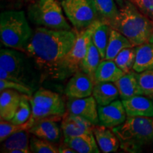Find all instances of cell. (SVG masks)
I'll return each instance as SVG.
<instances>
[{
	"mask_svg": "<svg viewBox=\"0 0 153 153\" xmlns=\"http://www.w3.org/2000/svg\"><path fill=\"white\" fill-rule=\"evenodd\" d=\"M136 55L135 47L126 48L122 50L114 59V62L125 73L132 71Z\"/></svg>",
	"mask_w": 153,
	"mask_h": 153,
	"instance_id": "83f0119b",
	"label": "cell"
},
{
	"mask_svg": "<svg viewBox=\"0 0 153 153\" xmlns=\"http://www.w3.org/2000/svg\"><path fill=\"white\" fill-rule=\"evenodd\" d=\"M101 55L92 41H89L80 70L87 74L95 83V73L101 62Z\"/></svg>",
	"mask_w": 153,
	"mask_h": 153,
	"instance_id": "4316f807",
	"label": "cell"
},
{
	"mask_svg": "<svg viewBox=\"0 0 153 153\" xmlns=\"http://www.w3.org/2000/svg\"><path fill=\"white\" fill-rule=\"evenodd\" d=\"M28 130L21 131L15 133L1 142V152L11 153L13 150H21L24 153H30V140Z\"/></svg>",
	"mask_w": 153,
	"mask_h": 153,
	"instance_id": "7402d4cb",
	"label": "cell"
},
{
	"mask_svg": "<svg viewBox=\"0 0 153 153\" xmlns=\"http://www.w3.org/2000/svg\"><path fill=\"white\" fill-rule=\"evenodd\" d=\"M98 114L99 125L111 128L122 124L127 118L123 102L118 99L106 106H98Z\"/></svg>",
	"mask_w": 153,
	"mask_h": 153,
	"instance_id": "7c38bea8",
	"label": "cell"
},
{
	"mask_svg": "<svg viewBox=\"0 0 153 153\" xmlns=\"http://www.w3.org/2000/svg\"><path fill=\"white\" fill-rule=\"evenodd\" d=\"M152 101H153V99H152Z\"/></svg>",
	"mask_w": 153,
	"mask_h": 153,
	"instance_id": "ab89813d",
	"label": "cell"
},
{
	"mask_svg": "<svg viewBox=\"0 0 153 153\" xmlns=\"http://www.w3.org/2000/svg\"><path fill=\"white\" fill-rule=\"evenodd\" d=\"M31 105V116L28 120L30 128L34 123L43 118H55L59 120L65 114V104L58 94L41 88L29 97Z\"/></svg>",
	"mask_w": 153,
	"mask_h": 153,
	"instance_id": "52a82bcc",
	"label": "cell"
},
{
	"mask_svg": "<svg viewBox=\"0 0 153 153\" xmlns=\"http://www.w3.org/2000/svg\"><path fill=\"white\" fill-rule=\"evenodd\" d=\"M127 116L153 117V101L142 95L122 100Z\"/></svg>",
	"mask_w": 153,
	"mask_h": 153,
	"instance_id": "9a60e30c",
	"label": "cell"
},
{
	"mask_svg": "<svg viewBox=\"0 0 153 153\" xmlns=\"http://www.w3.org/2000/svg\"><path fill=\"white\" fill-rule=\"evenodd\" d=\"M61 1H62V0H61Z\"/></svg>",
	"mask_w": 153,
	"mask_h": 153,
	"instance_id": "f35d334b",
	"label": "cell"
},
{
	"mask_svg": "<svg viewBox=\"0 0 153 153\" xmlns=\"http://www.w3.org/2000/svg\"><path fill=\"white\" fill-rule=\"evenodd\" d=\"M149 42H150V43H153V28H152V33H151V36L150 37V39H149Z\"/></svg>",
	"mask_w": 153,
	"mask_h": 153,
	"instance_id": "8d00e7d4",
	"label": "cell"
},
{
	"mask_svg": "<svg viewBox=\"0 0 153 153\" xmlns=\"http://www.w3.org/2000/svg\"><path fill=\"white\" fill-rule=\"evenodd\" d=\"M60 126L64 138L94 133L92 123L81 116L68 111L62 116Z\"/></svg>",
	"mask_w": 153,
	"mask_h": 153,
	"instance_id": "4fadbf2b",
	"label": "cell"
},
{
	"mask_svg": "<svg viewBox=\"0 0 153 153\" xmlns=\"http://www.w3.org/2000/svg\"><path fill=\"white\" fill-rule=\"evenodd\" d=\"M30 150L34 153H57L59 148L53 143L33 135L30 137Z\"/></svg>",
	"mask_w": 153,
	"mask_h": 153,
	"instance_id": "f546056e",
	"label": "cell"
},
{
	"mask_svg": "<svg viewBox=\"0 0 153 153\" xmlns=\"http://www.w3.org/2000/svg\"><path fill=\"white\" fill-rule=\"evenodd\" d=\"M32 34L23 11H5L0 15V38L5 47L24 52Z\"/></svg>",
	"mask_w": 153,
	"mask_h": 153,
	"instance_id": "277c9868",
	"label": "cell"
},
{
	"mask_svg": "<svg viewBox=\"0 0 153 153\" xmlns=\"http://www.w3.org/2000/svg\"><path fill=\"white\" fill-rule=\"evenodd\" d=\"M95 21L89 27L81 30H76V37L73 47L65 57L60 74V79H65L80 70L82 61L85 57L88 45L91 39Z\"/></svg>",
	"mask_w": 153,
	"mask_h": 153,
	"instance_id": "ba28073f",
	"label": "cell"
},
{
	"mask_svg": "<svg viewBox=\"0 0 153 153\" xmlns=\"http://www.w3.org/2000/svg\"><path fill=\"white\" fill-rule=\"evenodd\" d=\"M93 133L101 152H115L118 150L120 147L119 140L110 128L99 124L94 126Z\"/></svg>",
	"mask_w": 153,
	"mask_h": 153,
	"instance_id": "e0dca14e",
	"label": "cell"
},
{
	"mask_svg": "<svg viewBox=\"0 0 153 153\" xmlns=\"http://www.w3.org/2000/svg\"><path fill=\"white\" fill-rule=\"evenodd\" d=\"M59 120L55 118H43L33 124L28 130L29 133L52 143H57L62 135L61 126L57 122Z\"/></svg>",
	"mask_w": 153,
	"mask_h": 153,
	"instance_id": "5bb4252c",
	"label": "cell"
},
{
	"mask_svg": "<svg viewBox=\"0 0 153 153\" xmlns=\"http://www.w3.org/2000/svg\"><path fill=\"white\" fill-rule=\"evenodd\" d=\"M115 1H116V3H117V4L119 6V7H121L122 6H123L124 4L126 1H128V0H115Z\"/></svg>",
	"mask_w": 153,
	"mask_h": 153,
	"instance_id": "d590c367",
	"label": "cell"
},
{
	"mask_svg": "<svg viewBox=\"0 0 153 153\" xmlns=\"http://www.w3.org/2000/svg\"><path fill=\"white\" fill-rule=\"evenodd\" d=\"M29 97V96L28 95L22 94L20 104L19 105L16 114L10 120L11 123L16 125H21V124L26 123L30 119L32 109Z\"/></svg>",
	"mask_w": 153,
	"mask_h": 153,
	"instance_id": "f1b7e54d",
	"label": "cell"
},
{
	"mask_svg": "<svg viewBox=\"0 0 153 153\" xmlns=\"http://www.w3.org/2000/svg\"><path fill=\"white\" fill-rule=\"evenodd\" d=\"M112 130L119 140L120 148L126 152H141L153 145V117L128 116Z\"/></svg>",
	"mask_w": 153,
	"mask_h": 153,
	"instance_id": "7a4b0ae2",
	"label": "cell"
},
{
	"mask_svg": "<svg viewBox=\"0 0 153 153\" xmlns=\"http://www.w3.org/2000/svg\"><path fill=\"white\" fill-rule=\"evenodd\" d=\"M94 82L82 70L75 72L67 84L65 94L68 98H85L91 96Z\"/></svg>",
	"mask_w": 153,
	"mask_h": 153,
	"instance_id": "8fae6325",
	"label": "cell"
},
{
	"mask_svg": "<svg viewBox=\"0 0 153 153\" xmlns=\"http://www.w3.org/2000/svg\"><path fill=\"white\" fill-rule=\"evenodd\" d=\"M126 73L116 65L114 60L101 61L95 73V82H115Z\"/></svg>",
	"mask_w": 153,
	"mask_h": 153,
	"instance_id": "cb8c5ba5",
	"label": "cell"
},
{
	"mask_svg": "<svg viewBox=\"0 0 153 153\" xmlns=\"http://www.w3.org/2000/svg\"><path fill=\"white\" fill-rule=\"evenodd\" d=\"M23 94L11 89L1 91L0 94V118L10 121L16 114Z\"/></svg>",
	"mask_w": 153,
	"mask_h": 153,
	"instance_id": "2e32d148",
	"label": "cell"
},
{
	"mask_svg": "<svg viewBox=\"0 0 153 153\" xmlns=\"http://www.w3.org/2000/svg\"><path fill=\"white\" fill-rule=\"evenodd\" d=\"M67 111L81 116L89 120L94 126L99 125L98 104L93 96L85 98H68Z\"/></svg>",
	"mask_w": 153,
	"mask_h": 153,
	"instance_id": "30bf717a",
	"label": "cell"
},
{
	"mask_svg": "<svg viewBox=\"0 0 153 153\" xmlns=\"http://www.w3.org/2000/svg\"><path fill=\"white\" fill-rule=\"evenodd\" d=\"M114 83L122 100L128 99L135 96L143 95V91L137 82L136 72L131 71L126 73Z\"/></svg>",
	"mask_w": 153,
	"mask_h": 153,
	"instance_id": "ac0fdd59",
	"label": "cell"
},
{
	"mask_svg": "<svg viewBox=\"0 0 153 153\" xmlns=\"http://www.w3.org/2000/svg\"><path fill=\"white\" fill-rule=\"evenodd\" d=\"M94 135V133H91L67 137L64 138L63 143L77 153H99L101 150Z\"/></svg>",
	"mask_w": 153,
	"mask_h": 153,
	"instance_id": "d6986e66",
	"label": "cell"
},
{
	"mask_svg": "<svg viewBox=\"0 0 153 153\" xmlns=\"http://www.w3.org/2000/svg\"><path fill=\"white\" fill-rule=\"evenodd\" d=\"M134 47L129 40L117 30L111 28L106 47L105 60H114L122 50L126 48Z\"/></svg>",
	"mask_w": 153,
	"mask_h": 153,
	"instance_id": "d4e9b609",
	"label": "cell"
},
{
	"mask_svg": "<svg viewBox=\"0 0 153 153\" xmlns=\"http://www.w3.org/2000/svg\"><path fill=\"white\" fill-rule=\"evenodd\" d=\"M61 5L74 29L81 30L99 20L93 0H62Z\"/></svg>",
	"mask_w": 153,
	"mask_h": 153,
	"instance_id": "9c48e42d",
	"label": "cell"
},
{
	"mask_svg": "<svg viewBox=\"0 0 153 153\" xmlns=\"http://www.w3.org/2000/svg\"><path fill=\"white\" fill-rule=\"evenodd\" d=\"M153 22V0H130Z\"/></svg>",
	"mask_w": 153,
	"mask_h": 153,
	"instance_id": "836d02e7",
	"label": "cell"
},
{
	"mask_svg": "<svg viewBox=\"0 0 153 153\" xmlns=\"http://www.w3.org/2000/svg\"><path fill=\"white\" fill-rule=\"evenodd\" d=\"M136 55L133 68V71L142 72L153 70V43L150 42L135 46Z\"/></svg>",
	"mask_w": 153,
	"mask_h": 153,
	"instance_id": "603a6c76",
	"label": "cell"
},
{
	"mask_svg": "<svg viewBox=\"0 0 153 153\" xmlns=\"http://www.w3.org/2000/svg\"><path fill=\"white\" fill-rule=\"evenodd\" d=\"M137 82L141 90L143 91V95L153 99V70H148L142 72H136Z\"/></svg>",
	"mask_w": 153,
	"mask_h": 153,
	"instance_id": "4dcf8cb0",
	"label": "cell"
},
{
	"mask_svg": "<svg viewBox=\"0 0 153 153\" xmlns=\"http://www.w3.org/2000/svg\"><path fill=\"white\" fill-rule=\"evenodd\" d=\"M92 96L97 101L98 106H106L118 99L119 92L114 82H95Z\"/></svg>",
	"mask_w": 153,
	"mask_h": 153,
	"instance_id": "ffe728a7",
	"label": "cell"
},
{
	"mask_svg": "<svg viewBox=\"0 0 153 153\" xmlns=\"http://www.w3.org/2000/svg\"><path fill=\"white\" fill-rule=\"evenodd\" d=\"M30 128V125L28 121L26 123L16 125L12 123L10 121L1 120L0 123V141L3 142L6 138H7L9 135H12L17 132L24 130H28Z\"/></svg>",
	"mask_w": 153,
	"mask_h": 153,
	"instance_id": "1f68e13d",
	"label": "cell"
},
{
	"mask_svg": "<svg viewBox=\"0 0 153 153\" xmlns=\"http://www.w3.org/2000/svg\"><path fill=\"white\" fill-rule=\"evenodd\" d=\"M76 30L36 28L24 53L31 59L43 76L60 79L61 68L67 54L73 47Z\"/></svg>",
	"mask_w": 153,
	"mask_h": 153,
	"instance_id": "6da1fadb",
	"label": "cell"
},
{
	"mask_svg": "<svg viewBox=\"0 0 153 153\" xmlns=\"http://www.w3.org/2000/svg\"><path fill=\"white\" fill-rule=\"evenodd\" d=\"M6 89H14L23 94L28 95L29 97H31L35 91L31 87H28L20 82L0 79V91H2Z\"/></svg>",
	"mask_w": 153,
	"mask_h": 153,
	"instance_id": "d6a6232c",
	"label": "cell"
},
{
	"mask_svg": "<svg viewBox=\"0 0 153 153\" xmlns=\"http://www.w3.org/2000/svg\"><path fill=\"white\" fill-rule=\"evenodd\" d=\"M98 13L99 20L108 24L114 28L119 16L118 9L115 0H93Z\"/></svg>",
	"mask_w": 153,
	"mask_h": 153,
	"instance_id": "44dd1931",
	"label": "cell"
},
{
	"mask_svg": "<svg viewBox=\"0 0 153 153\" xmlns=\"http://www.w3.org/2000/svg\"><path fill=\"white\" fill-rule=\"evenodd\" d=\"M0 68L31 87L33 90L38 87L41 76L31 59L26 53L18 50L2 48L0 51Z\"/></svg>",
	"mask_w": 153,
	"mask_h": 153,
	"instance_id": "5b68a950",
	"label": "cell"
},
{
	"mask_svg": "<svg viewBox=\"0 0 153 153\" xmlns=\"http://www.w3.org/2000/svg\"><path fill=\"white\" fill-rule=\"evenodd\" d=\"M125 36L134 47L149 42L153 22L130 0L120 7V14L114 26Z\"/></svg>",
	"mask_w": 153,
	"mask_h": 153,
	"instance_id": "3957f363",
	"label": "cell"
},
{
	"mask_svg": "<svg viewBox=\"0 0 153 153\" xmlns=\"http://www.w3.org/2000/svg\"><path fill=\"white\" fill-rule=\"evenodd\" d=\"M59 152L60 153H76L75 151H74L73 149L66 145L65 143H63L59 147Z\"/></svg>",
	"mask_w": 153,
	"mask_h": 153,
	"instance_id": "e575fe53",
	"label": "cell"
},
{
	"mask_svg": "<svg viewBox=\"0 0 153 153\" xmlns=\"http://www.w3.org/2000/svg\"><path fill=\"white\" fill-rule=\"evenodd\" d=\"M111 30V27L109 25L100 20H97L91 36V41L99 51L102 60H105Z\"/></svg>",
	"mask_w": 153,
	"mask_h": 153,
	"instance_id": "484cf974",
	"label": "cell"
},
{
	"mask_svg": "<svg viewBox=\"0 0 153 153\" xmlns=\"http://www.w3.org/2000/svg\"><path fill=\"white\" fill-rule=\"evenodd\" d=\"M57 0H35L28 5L27 14L33 24L55 30H72Z\"/></svg>",
	"mask_w": 153,
	"mask_h": 153,
	"instance_id": "8992f818",
	"label": "cell"
},
{
	"mask_svg": "<svg viewBox=\"0 0 153 153\" xmlns=\"http://www.w3.org/2000/svg\"><path fill=\"white\" fill-rule=\"evenodd\" d=\"M28 1H35V0H28Z\"/></svg>",
	"mask_w": 153,
	"mask_h": 153,
	"instance_id": "74e56055",
	"label": "cell"
}]
</instances>
